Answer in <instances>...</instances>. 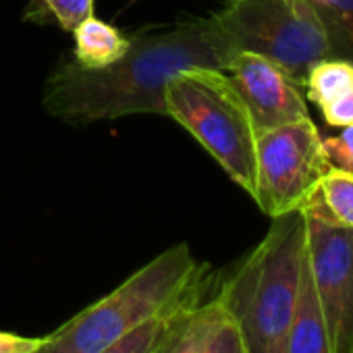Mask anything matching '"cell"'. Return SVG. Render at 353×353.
<instances>
[{"instance_id":"cell-9","label":"cell","mask_w":353,"mask_h":353,"mask_svg":"<svg viewBox=\"0 0 353 353\" xmlns=\"http://www.w3.org/2000/svg\"><path fill=\"white\" fill-rule=\"evenodd\" d=\"M283 353H332L330 341L326 332V324L318 305L307 254L301 266V281H299V297L295 305V314L285 339Z\"/></svg>"},{"instance_id":"cell-13","label":"cell","mask_w":353,"mask_h":353,"mask_svg":"<svg viewBox=\"0 0 353 353\" xmlns=\"http://www.w3.org/2000/svg\"><path fill=\"white\" fill-rule=\"evenodd\" d=\"M227 310L219 295L198 303L185 318V322L172 334L166 347L160 353H200L206 339L214 326L225 318Z\"/></svg>"},{"instance_id":"cell-17","label":"cell","mask_w":353,"mask_h":353,"mask_svg":"<svg viewBox=\"0 0 353 353\" xmlns=\"http://www.w3.org/2000/svg\"><path fill=\"white\" fill-rule=\"evenodd\" d=\"M200 353H245L241 332L229 314L214 326Z\"/></svg>"},{"instance_id":"cell-18","label":"cell","mask_w":353,"mask_h":353,"mask_svg":"<svg viewBox=\"0 0 353 353\" xmlns=\"http://www.w3.org/2000/svg\"><path fill=\"white\" fill-rule=\"evenodd\" d=\"M322 148L330 166L353 170V127H343L341 135L322 137Z\"/></svg>"},{"instance_id":"cell-14","label":"cell","mask_w":353,"mask_h":353,"mask_svg":"<svg viewBox=\"0 0 353 353\" xmlns=\"http://www.w3.org/2000/svg\"><path fill=\"white\" fill-rule=\"evenodd\" d=\"M328 42L330 59L353 63V0H310Z\"/></svg>"},{"instance_id":"cell-20","label":"cell","mask_w":353,"mask_h":353,"mask_svg":"<svg viewBox=\"0 0 353 353\" xmlns=\"http://www.w3.org/2000/svg\"><path fill=\"white\" fill-rule=\"evenodd\" d=\"M42 345V336H19L13 332H0V353H36Z\"/></svg>"},{"instance_id":"cell-5","label":"cell","mask_w":353,"mask_h":353,"mask_svg":"<svg viewBox=\"0 0 353 353\" xmlns=\"http://www.w3.org/2000/svg\"><path fill=\"white\" fill-rule=\"evenodd\" d=\"M214 21L235 54L266 57L297 85H305L316 63L330 59L310 0H231Z\"/></svg>"},{"instance_id":"cell-2","label":"cell","mask_w":353,"mask_h":353,"mask_svg":"<svg viewBox=\"0 0 353 353\" xmlns=\"http://www.w3.org/2000/svg\"><path fill=\"white\" fill-rule=\"evenodd\" d=\"M210 283V266L198 262L188 243H176L133 272L112 293L42 336L36 353H98L148 318L206 297Z\"/></svg>"},{"instance_id":"cell-4","label":"cell","mask_w":353,"mask_h":353,"mask_svg":"<svg viewBox=\"0 0 353 353\" xmlns=\"http://www.w3.org/2000/svg\"><path fill=\"white\" fill-rule=\"evenodd\" d=\"M166 117L185 127L252 198L256 196V131L250 112L221 69H188L164 90Z\"/></svg>"},{"instance_id":"cell-1","label":"cell","mask_w":353,"mask_h":353,"mask_svg":"<svg viewBox=\"0 0 353 353\" xmlns=\"http://www.w3.org/2000/svg\"><path fill=\"white\" fill-rule=\"evenodd\" d=\"M235 57L214 17L135 36L127 52L102 69L69 63L44 83V108L69 123L166 114L164 90L188 69H221Z\"/></svg>"},{"instance_id":"cell-6","label":"cell","mask_w":353,"mask_h":353,"mask_svg":"<svg viewBox=\"0 0 353 353\" xmlns=\"http://www.w3.org/2000/svg\"><path fill=\"white\" fill-rule=\"evenodd\" d=\"M330 162L312 119L256 137V204L270 219L299 210L318 190Z\"/></svg>"},{"instance_id":"cell-8","label":"cell","mask_w":353,"mask_h":353,"mask_svg":"<svg viewBox=\"0 0 353 353\" xmlns=\"http://www.w3.org/2000/svg\"><path fill=\"white\" fill-rule=\"evenodd\" d=\"M225 71H229V79L250 112L256 137L310 117L299 85L270 59L237 52Z\"/></svg>"},{"instance_id":"cell-10","label":"cell","mask_w":353,"mask_h":353,"mask_svg":"<svg viewBox=\"0 0 353 353\" xmlns=\"http://www.w3.org/2000/svg\"><path fill=\"white\" fill-rule=\"evenodd\" d=\"M204 299L206 297H198L176 307H170L158 316L148 318L137 328L129 330L119 341L110 343L98 353H160L166 347V343L172 339V334L185 322L188 314Z\"/></svg>"},{"instance_id":"cell-12","label":"cell","mask_w":353,"mask_h":353,"mask_svg":"<svg viewBox=\"0 0 353 353\" xmlns=\"http://www.w3.org/2000/svg\"><path fill=\"white\" fill-rule=\"evenodd\" d=\"M301 210L318 214L332 225L353 229V170L330 166Z\"/></svg>"},{"instance_id":"cell-19","label":"cell","mask_w":353,"mask_h":353,"mask_svg":"<svg viewBox=\"0 0 353 353\" xmlns=\"http://www.w3.org/2000/svg\"><path fill=\"white\" fill-rule=\"evenodd\" d=\"M320 110L330 127H353V88L332 102L320 106Z\"/></svg>"},{"instance_id":"cell-15","label":"cell","mask_w":353,"mask_h":353,"mask_svg":"<svg viewBox=\"0 0 353 353\" xmlns=\"http://www.w3.org/2000/svg\"><path fill=\"white\" fill-rule=\"evenodd\" d=\"M307 98L318 108L332 102L353 88V63L343 59H324L316 63L305 81Z\"/></svg>"},{"instance_id":"cell-7","label":"cell","mask_w":353,"mask_h":353,"mask_svg":"<svg viewBox=\"0 0 353 353\" xmlns=\"http://www.w3.org/2000/svg\"><path fill=\"white\" fill-rule=\"evenodd\" d=\"M305 254L330 351L353 353V229L305 212Z\"/></svg>"},{"instance_id":"cell-16","label":"cell","mask_w":353,"mask_h":353,"mask_svg":"<svg viewBox=\"0 0 353 353\" xmlns=\"http://www.w3.org/2000/svg\"><path fill=\"white\" fill-rule=\"evenodd\" d=\"M40 5L67 32H73L83 19L94 15V0H40Z\"/></svg>"},{"instance_id":"cell-3","label":"cell","mask_w":353,"mask_h":353,"mask_svg":"<svg viewBox=\"0 0 353 353\" xmlns=\"http://www.w3.org/2000/svg\"><path fill=\"white\" fill-rule=\"evenodd\" d=\"M303 260L305 216L299 208L274 216L264 239L216 291L241 332L245 353L285 351Z\"/></svg>"},{"instance_id":"cell-11","label":"cell","mask_w":353,"mask_h":353,"mask_svg":"<svg viewBox=\"0 0 353 353\" xmlns=\"http://www.w3.org/2000/svg\"><path fill=\"white\" fill-rule=\"evenodd\" d=\"M75 63L85 69H102L117 63L129 48V42L119 30L96 19H83L75 30Z\"/></svg>"}]
</instances>
